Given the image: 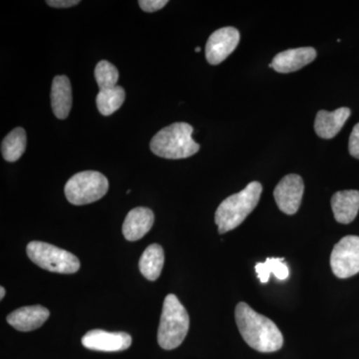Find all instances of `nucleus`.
<instances>
[{"mask_svg":"<svg viewBox=\"0 0 359 359\" xmlns=\"http://www.w3.org/2000/svg\"><path fill=\"white\" fill-rule=\"evenodd\" d=\"M236 323L248 346L259 353H275L283 346V337L273 320L257 313L245 302L236 306Z\"/></svg>","mask_w":359,"mask_h":359,"instance_id":"1","label":"nucleus"},{"mask_svg":"<svg viewBox=\"0 0 359 359\" xmlns=\"http://www.w3.org/2000/svg\"><path fill=\"white\" fill-rule=\"evenodd\" d=\"M263 186L252 182L244 190L226 198L219 204L215 214V223L221 235L238 228L259 204Z\"/></svg>","mask_w":359,"mask_h":359,"instance_id":"2","label":"nucleus"},{"mask_svg":"<svg viewBox=\"0 0 359 359\" xmlns=\"http://www.w3.org/2000/svg\"><path fill=\"white\" fill-rule=\"evenodd\" d=\"M193 127L178 122L160 130L151 140V151L165 159H186L199 152L200 145L192 138Z\"/></svg>","mask_w":359,"mask_h":359,"instance_id":"3","label":"nucleus"},{"mask_svg":"<svg viewBox=\"0 0 359 359\" xmlns=\"http://www.w3.org/2000/svg\"><path fill=\"white\" fill-rule=\"evenodd\" d=\"M190 328L188 311L175 294H168L163 304L158 328V342L162 348L172 351L183 344Z\"/></svg>","mask_w":359,"mask_h":359,"instance_id":"4","label":"nucleus"},{"mask_svg":"<svg viewBox=\"0 0 359 359\" xmlns=\"http://www.w3.org/2000/svg\"><path fill=\"white\" fill-rule=\"evenodd\" d=\"M109 182L96 171L80 172L66 183L65 192L68 202L75 205L91 204L102 199L108 192Z\"/></svg>","mask_w":359,"mask_h":359,"instance_id":"5","label":"nucleus"},{"mask_svg":"<svg viewBox=\"0 0 359 359\" xmlns=\"http://www.w3.org/2000/svg\"><path fill=\"white\" fill-rule=\"evenodd\" d=\"M26 252L33 263L52 273H74L79 271L78 257L55 245L35 241L27 245Z\"/></svg>","mask_w":359,"mask_h":359,"instance_id":"6","label":"nucleus"},{"mask_svg":"<svg viewBox=\"0 0 359 359\" xmlns=\"http://www.w3.org/2000/svg\"><path fill=\"white\" fill-rule=\"evenodd\" d=\"M332 273L339 278H347L359 273V237L346 236L334 245L330 255Z\"/></svg>","mask_w":359,"mask_h":359,"instance_id":"7","label":"nucleus"},{"mask_svg":"<svg viewBox=\"0 0 359 359\" xmlns=\"http://www.w3.org/2000/svg\"><path fill=\"white\" fill-rule=\"evenodd\" d=\"M240 32L235 27L219 28L212 32L205 45V58L212 65H218L226 60L237 48Z\"/></svg>","mask_w":359,"mask_h":359,"instance_id":"8","label":"nucleus"},{"mask_svg":"<svg viewBox=\"0 0 359 359\" xmlns=\"http://www.w3.org/2000/svg\"><path fill=\"white\" fill-rule=\"evenodd\" d=\"M304 184L302 177L290 174L283 177L273 191L278 209L287 215H294L301 207Z\"/></svg>","mask_w":359,"mask_h":359,"instance_id":"9","label":"nucleus"},{"mask_svg":"<svg viewBox=\"0 0 359 359\" xmlns=\"http://www.w3.org/2000/svg\"><path fill=\"white\" fill-rule=\"evenodd\" d=\"M82 344L91 351L115 353L128 349L132 344V337L126 332H109L102 330H90L82 337Z\"/></svg>","mask_w":359,"mask_h":359,"instance_id":"10","label":"nucleus"},{"mask_svg":"<svg viewBox=\"0 0 359 359\" xmlns=\"http://www.w3.org/2000/svg\"><path fill=\"white\" fill-rule=\"evenodd\" d=\"M316 58V49L313 47H301L280 52L269 66L278 73H292L302 69Z\"/></svg>","mask_w":359,"mask_h":359,"instance_id":"11","label":"nucleus"},{"mask_svg":"<svg viewBox=\"0 0 359 359\" xmlns=\"http://www.w3.org/2000/svg\"><path fill=\"white\" fill-rule=\"evenodd\" d=\"M50 313L42 306H25L13 311L6 320L11 327L20 332H32L44 325Z\"/></svg>","mask_w":359,"mask_h":359,"instance_id":"12","label":"nucleus"},{"mask_svg":"<svg viewBox=\"0 0 359 359\" xmlns=\"http://www.w3.org/2000/svg\"><path fill=\"white\" fill-rule=\"evenodd\" d=\"M154 212L145 207L135 208L128 212L123 224V235L131 242L143 238L154 224Z\"/></svg>","mask_w":359,"mask_h":359,"instance_id":"13","label":"nucleus"},{"mask_svg":"<svg viewBox=\"0 0 359 359\" xmlns=\"http://www.w3.org/2000/svg\"><path fill=\"white\" fill-rule=\"evenodd\" d=\"M351 113V109L347 107L339 108L332 112L318 111L314 122L316 133L323 139L334 138L346 124Z\"/></svg>","mask_w":359,"mask_h":359,"instance_id":"14","label":"nucleus"},{"mask_svg":"<svg viewBox=\"0 0 359 359\" xmlns=\"http://www.w3.org/2000/svg\"><path fill=\"white\" fill-rule=\"evenodd\" d=\"M334 218L340 224H351L359 211V191L346 190L335 193L332 198Z\"/></svg>","mask_w":359,"mask_h":359,"instance_id":"15","label":"nucleus"},{"mask_svg":"<svg viewBox=\"0 0 359 359\" xmlns=\"http://www.w3.org/2000/svg\"><path fill=\"white\" fill-rule=\"evenodd\" d=\"M51 107L58 119H66L72 107V88L65 75L54 78L51 87Z\"/></svg>","mask_w":359,"mask_h":359,"instance_id":"16","label":"nucleus"},{"mask_svg":"<svg viewBox=\"0 0 359 359\" xmlns=\"http://www.w3.org/2000/svg\"><path fill=\"white\" fill-rule=\"evenodd\" d=\"M165 263L164 250L160 245H149L143 252L139 262V268L142 275L149 280H156L159 278Z\"/></svg>","mask_w":359,"mask_h":359,"instance_id":"17","label":"nucleus"},{"mask_svg":"<svg viewBox=\"0 0 359 359\" xmlns=\"http://www.w3.org/2000/svg\"><path fill=\"white\" fill-rule=\"evenodd\" d=\"M27 144L25 130L13 129L1 143V153L7 162H16L23 155Z\"/></svg>","mask_w":359,"mask_h":359,"instance_id":"18","label":"nucleus"},{"mask_svg":"<svg viewBox=\"0 0 359 359\" xmlns=\"http://www.w3.org/2000/svg\"><path fill=\"white\" fill-rule=\"evenodd\" d=\"M125 101V91L121 86L102 89L96 97L97 108L103 116H110L119 109Z\"/></svg>","mask_w":359,"mask_h":359,"instance_id":"19","label":"nucleus"},{"mask_svg":"<svg viewBox=\"0 0 359 359\" xmlns=\"http://www.w3.org/2000/svg\"><path fill=\"white\" fill-rule=\"evenodd\" d=\"M283 261L285 259L278 257H269L264 263H257L255 269L261 283H268L271 273H273L278 280H287L290 276V269Z\"/></svg>","mask_w":359,"mask_h":359,"instance_id":"20","label":"nucleus"},{"mask_svg":"<svg viewBox=\"0 0 359 359\" xmlns=\"http://www.w3.org/2000/svg\"><path fill=\"white\" fill-rule=\"evenodd\" d=\"M94 75H95L96 82L100 90L117 86L116 84L119 79V72H118L117 68L108 61H100L96 65Z\"/></svg>","mask_w":359,"mask_h":359,"instance_id":"21","label":"nucleus"},{"mask_svg":"<svg viewBox=\"0 0 359 359\" xmlns=\"http://www.w3.org/2000/svg\"><path fill=\"white\" fill-rule=\"evenodd\" d=\"M168 2V0H140L139 6L146 13H155L166 6Z\"/></svg>","mask_w":359,"mask_h":359,"instance_id":"22","label":"nucleus"},{"mask_svg":"<svg viewBox=\"0 0 359 359\" xmlns=\"http://www.w3.org/2000/svg\"><path fill=\"white\" fill-rule=\"evenodd\" d=\"M348 150L353 157L359 159V123L354 126L349 137Z\"/></svg>","mask_w":359,"mask_h":359,"instance_id":"23","label":"nucleus"},{"mask_svg":"<svg viewBox=\"0 0 359 359\" xmlns=\"http://www.w3.org/2000/svg\"><path fill=\"white\" fill-rule=\"evenodd\" d=\"M46 4L56 8H68V7L77 6L80 1L79 0H47Z\"/></svg>","mask_w":359,"mask_h":359,"instance_id":"24","label":"nucleus"},{"mask_svg":"<svg viewBox=\"0 0 359 359\" xmlns=\"http://www.w3.org/2000/svg\"><path fill=\"white\" fill-rule=\"evenodd\" d=\"M6 295V289L4 287H0V299H4Z\"/></svg>","mask_w":359,"mask_h":359,"instance_id":"25","label":"nucleus"},{"mask_svg":"<svg viewBox=\"0 0 359 359\" xmlns=\"http://www.w3.org/2000/svg\"><path fill=\"white\" fill-rule=\"evenodd\" d=\"M196 52H200L201 51V47H197V48L195 49Z\"/></svg>","mask_w":359,"mask_h":359,"instance_id":"26","label":"nucleus"}]
</instances>
